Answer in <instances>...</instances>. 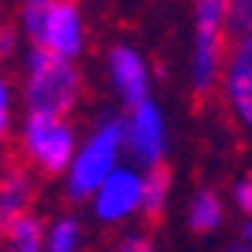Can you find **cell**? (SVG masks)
Instances as JSON below:
<instances>
[{"label": "cell", "mask_w": 252, "mask_h": 252, "mask_svg": "<svg viewBox=\"0 0 252 252\" xmlns=\"http://www.w3.org/2000/svg\"><path fill=\"white\" fill-rule=\"evenodd\" d=\"M20 105L23 112L63 115L72 118L85 95V79L79 63L59 59L39 46H27L20 56Z\"/></svg>", "instance_id": "cell-1"}, {"label": "cell", "mask_w": 252, "mask_h": 252, "mask_svg": "<svg viewBox=\"0 0 252 252\" xmlns=\"http://www.w3.org/2000/svg\"><path fill=\"white\" fill-rule=\"evenodd\" d=\"M125 154V115H102L79 141V151L63 177V196L69 203L89 206L98 187L122 167Z\"/></svg>", "instance_id": "cell-2"}, {"label": "cell", "mask_w": 252, "mask_h": 252, "mask_svg": "<svg viewBox=\"0 0 252 252\" xmlns=\"http://www.w3.org/2000/svg\"><path fill=\"white\" fill-rule=\"evenodd\" d=\"M13 23L27 46H39L69 63H79L89 49V23L79 0H20Z\"/></svg>", "instance_id": "cell-3"}, {"label": "cell", "mask_w": 252, "mask_h": 252, "mask_svg": "<svg viewBox=\"0 0 252 252\" xmlns=\"http://www.w3.org/2000/svg\"><path fill=\"white\" fill-rule=\"evenodd\" d=\"M79 128L72 118L63 115H43V112H23L17 125V148L23 154L30 170L43 177H65L79 151Z\"/></svg>", "instance_id": "cell-4"}, {"label": "cell", "mask_w": 252, "mask_h": 252, "mask_svg": "<svg viewBox=\"0 0 252 252\" xmlns=\"http://www.w3.org/2000/svg\"><path fill=\"white\" fill-rule=\"evenodd\" d=\"M226 7H229V0H193L190 85H193L196 95H210L220 82V75H223Z\"/></svg>", "instance_id": "cell-5"}, {"label": "cell", "mask_w": 252, "mask_h": 252, "mask_svg": "<svg viewBox=\"0 0 252 252\" xmlns=\"http://www.w3.org/2000/svg\"><path fill=\"white\" fill-rule=\"evenodd\" d=\"M167 144V118L154 98L125 112V148H128V158L138 170L164 167Z\"/></svg>", "instance_id": "cell-6"}, {"label": "cell", "mask_w": 252, "mask_h": 252, "mask_svg": "<svg viewBox=\"0 0 252 252\" xmlns=\"http://www.w3.org/2000/svg\"><path fill=\"white\" fill-rule=\"evenodd\" d=\"M141 203H144V170H138L134 164H122L89 200V213L98 226H125L128 220L141 216Z\"/></svg>", "instance_id": "cell-7"}, {"label": "cell", "mask_w": 252, "mask_h": 252, "mask_svg": "<svg viewBox=\"0 0 252 252\" xmlns=\"http://www.w3.org/2000/svg\"><path fill=\"white\" fill-rule=\"evenodd\" d=\"M105 79L125 112L151 102V65L134 43H112L105 49Z\"/></svg>", "instance_id": "cell-8"}, {"label": "cell", "mask_w": 252, "mask_h": 252, "mask_svg": "<svg viewBox=\"0 0 252 252\" xmlns=\"http://www.w3.org/2000/svg\"><path fill=\"white\" fill-rule=\"evenodd\" d=\"M223 89L239 125L252 131V33L239 36L229 49L223 65Z\"/></svg>", "instance_id": "cell-9"}, {"label": "cell", "mask_w": 252, "mask_h": 252, "mask_svg": "<svg viewBox=\"0 0 252 252\" xmlns=\"http://www.w3.org/2000/svg\"><path fill=\"white\" fill-rule=\"evenodd\" d=\"M33 200H36V180L30 167L7 164V170L0 174V236L33 213Z\"/></svg>", "instance_id": "cell-10"}, {"label": "cell", "mask_w": 252, "mask_h": 252, "mask_svg": "<svg viewBox=\"0 0 252 252\" xmlns=\"http://www.w3.org/2000/svg\"><path fill=\"white\" fill-rule=\"evenodd\" d=\"M223 200L216 190H196L187 206V229L196 236H210L223 226Z\"/></svg>", "instance_id": "cell-11"}, {"label": "cell", "mask_w": 252, "mask_h": 252, "mask_svg": "<svg viewBox=\"0 0 252 252\" xmlns=\"http://www.w3.org/2000/svg\"><path fill=\"white\" fill-rule=\"evenodd\" d=\"M85 223L79 213H59L46 220V252H82Z\"/></svg>", "instance_id": "cell-12"}, {"label": "cell", "mask_w": 252, "mask_h": 252, "mask_svg": "<svg viewBox=\"0 0 252 252\" xmlns=\"http://www.w3.org/2000/svg\"><path fill=\"white\" fill-rule=\"evenodd\" d=\"M0 252H46V220L39 213L23 216L10 233L0 236Z\"/></svg>", "instance_id": "cell-13"}, {"label": "cell", "mask_w": 252, "mask_h": 252, "mask_svg": "<svg viewBox=\"0 0 252 252\" xmlns=\"http://www.w3.org/2000/svg\"><path fill=\"white\" fill-rule=\"evenodd\" d=\"M170 170L167 167H154V170H144V203H141V216L148 220H158L164 216L170 203Z\"/></svg>", "instance_id": "cell-14"}, {"label": "cell", "mask_w": 252, "mask_h": 252, "mask_svg": "<svg viewBox=\"0 0 252 252\" xmlns=\"http://www.w3.org/2000/svg\"><path fill=\"white\" fill-rule=\"evenodd\" d=\"M17 102H20V89L13 85L7 72H0V148L13 138V128H17Z\"/></svg>", "instance_id": "cell-15"}, {"label": "cell", "mask_w": 252, "mask_h": 252, "mask_svg": "<svg viewBox=\"0 0 252 252\" xmlns=\"http://www.w3.org/2000/svg\"><path fill=\"white\" fill-rule=\"evenodd\" d=\"M226 33L236 39L252 33V0H229L226 7Z\"/></svg>", "instance_id": "cell-16"}, {"label": "cell", "mask_w": 252, "mask_h": 252, "mask_svg": "<svg viewBox=\"0 0 252 252\" xmlns=\"http://www.w3.org/2000/svg\"><path fill=\"white\" fill-rule=\"evenodd\" d=\"M23 33H20V27L10 20V23H0V63H10V59L23 56L20 49H23Z\"/></svg>", "instance_id": "cell-17"}, {"label": "cell", "mask_w": 252, "mask_h": 252, "mask_svg": "<svg viewBox=\"0 0 252 252\" xmlns=\"http://www.w3.org/2000/svg\"><path fill=\"white\" fill-rule=\"evenodd\" d=\"M112 252H160V249L148 233H125L122 239L115 243Z\"/></svg>", "instance_id": "cell-18"}, {"label": "cell", "mask_w": 252, "mask_h": 252, "mask_svg": "<svg viewBox=\"0 0 252 252\" xmlns=\"http://www.w3.org/2000/svg\"><path fill=\"white\" fill-rule=\"evenodd\" d=\"M233 203L239 213H246V220L252 216V177H243V180H236V187H233Z\"/></svg>", "instance_id": "cell-19"}, {"label": "cell", "mask_w": 252, "mask_h": 252, "mask_svg": "<svg viewBox=\"0 0 252 252\" xmlns=\"http://www.w3.org/2000/svg\"><path fill=\"white\" fill-rule=\"evenodd\" d=\"M216 252H252V246L239 239V243H229V246H223V249H216Z\"/></svg>", "instance_id": "cell-20"}, {"label": "cell", "mask_w": 252, "mask_h": 252, "mask_svg": "<svg viewBox=\"0 0 252 252\" xmlns=\"http://www.w3.org/2000/svg\"><path fill=\"white\" fill-rule=\"evenodd\" d=\"M239 236H243V243H249L252 246V216L243 223V229H239Z\"/></svg>", "instance_id": "cell-21"}]
</instances>
